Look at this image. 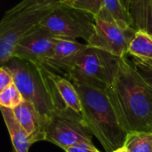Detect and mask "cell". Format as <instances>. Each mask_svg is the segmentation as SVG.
<instances>
[{
    "instance_id": "6",
    "label": "cell",
    "mask_w": 152,
    "mask_h": 152,
    "mask_svg": "<svg viewBox=\"0 0 152 152\" xmlns=\"http://www.w3.org/2000/svg\"><path fill=\"white\" fill-rule=\"evenodd\" d=\"M40 27L57 37L82 39L87 44L94 32V16L61 3L46 14Z\"/></svg>"
},
{
    "instance_id": "16",
    "label": "cell",
    "mask_w": 152,
    "mask_h": 152,
    "mask_svg": "<svg viewBox=\"0 0 152 152\" xmlns=\"http://www.w3.org/2000/svg\"><path fill=\"white\" fill-rule=\"evenodd\" d=\"M124 146L130 152H152L151 131H134L127 134Z\"/></svg>"
},
{
    "instance_id": "15",
    "label": "cell",
    "mask_w": 152,
    "mask_h": 152,
    "mask_svg": "<svg viewBox=\"0 0 152 152\" xmlns=\"http://www.w3.org/2000/svg\"><path fill=\"white\" fill-rule=\"evenodd\" d=\"M129 12L136 29H145L152 16L151 0H131Z\"/></svg>"
},
{
    "instance_id": "2",
    "label": "cell",
    "mask_w": 152,
    "mask_h": 152,
    "mask_svg": "<svg viewBox=\"0 0 152 152\" xmlns=\"http://www.w3.org/2000/svg\"><path fill=\"white\" fill-rule=\"evenodd\" d=\"M80 96L84 121L106 152L124 146L127 135L107 89L81 82L71 81Z\"/></svg>"
},
{
    "instance_id": "21",
    "label": "cell",
    "mask_w": 152,
    "mask_h": 152,
    "mask_svg": "<svg viewBox=\"0 0 152 152\" xmlns=\"http://www.w3.org/2000/svg\"><path fill=\"white\" fill-rule=\"evenodd\" d=\"M13 84L14 79L12 71L5 65H2L0 68V92Z\"/></svg>"
},
{
    "instance_id": "7",
    "label": "cell",
    "mask_w": 152,
    "mask_h": 152,
    "mask_svg": "<svg viewBox=\"0 0 152 152\" xmlns=\"http://www.w3.org/2000/svg\"><path fill=\"white\" fill-rule=\"evenodd\" d=\"M94 16V32L87 44L118 58L126 56L136 28L117 20L104 7Z\"/></svg>"
},
{
    "instance_id": "28",
    "label": "cell",
    "mask_w": 152,
    "mask_h": 152,
    "mask_svg": "<svg viewBox=\"0 0 152 152\" xmlns=\"http://www.w3.org/2000/svg\"><path fill=\"white\" fill-rule=\"evenodd\" d=\"M151 133H152V128H151Z\"/></svg>"
},
{
    "instance_id": "25",
    "label": "cell",
    "mask_w": 152,
    "mask_h": 152,
    "mask_svg": "<svg viewBox=\"0 0 152 152\" xmlns=\"http://www.w3.org/2000/svg\"><path fill=\"white\" fill-rule=\"evenodd\" d=\"M61 3L65 4H69V5H72L77 0H61Z\"/></svg>"
},
{
    "instance_id": "22",
    "label": "cell",
    "mask_w": 152,
    "mask_h": 152,
    "mask_svg": "<svg viewBox=\"0 0 152 152\" xmlns=\"http://www.w3.org/2000/svg\"><path fill=\"white\" fill-rule=\"evenodd\" d=\"M52 2H61V0H21L16 5H14L13 7L9 9V11H12V12L19 11V10L28 8L30 6L43 4H46V3H52Z\"/></svg>"
},
{
    "instance_id": "19",
    "label": "cell",
    "mask_w": 152,
    "mask_h": 152,
    "mask_svg": "<svg viewBox=\"0 0 152 152\" xmlns=\"http://www.w3.org/2000/svg\"><path fill=\"white\" fill-rule=\"evenodd\" d=\"M131 61L139 75L152 88V61H144L135 58H133Z\"/></svg>"
},
{
    "instance_id": "13",
    "label": "cell",
    "mask_w": 152,
    "mask_h": 152,
    "mask_svg": "<svg viewBox=\"0 0 152 152\" xmlns=\"http://www.w3.org/2000/svg\"><path fill=\"white\" fill-rule=\"evenodd\" d=\"M0 110L14 152H28L32 143L28 134L18 122L12 110L4 107H1Z\"/></svg>"
},
{
    "instance_id": "9",
    "label": "cell",
    "mask_w": 152,
    "mask_h": 152,
    "mask_svg": "<svg viewBox=\"0 0 152 152\" xmlns=\"http://www.w3.org/2000/svg\"><path fill=\"white\" fill-rule=\"evenodd\" d=\"M57 37L39 27L20 41L13 57L43 65L53 53Z\"/></svg>"
},
{
    "instance_id": "29",
    "label": "cell",
    "mask_w": 152,
    "mask_h": 152,
    "mask_svg": "<svg viewBox=\"0 0 152 152\" xmlns=\"http://www.w3.org/2000/svg\"><path fill=\"white\" fill-rule=\"evenodd\" d=\"M151 6H152V0H151Z\"/></svg>"
},
{
    "instance_id": "24",
    "label": "cell",
    "mask_w": 152,
    "mask_h": 152,
    "mask_svg": "<svg viewBox=\"0 0 152 152\" xmlns=\"http://www.w3.org/2000/svg\"><path fill=\"white\" fill-rule=\"evenodd\" d=\"M113 152H130V151H128V149H127L126 146H122V147H120V148L117 149L116 151H114Z\"/></svg>"
},
{
    "instance_id": "4",
    "label": "cell",
    "mask_w": 152,
    "mask_h": 152,
    "mask_svg": "<svg viewBox=\"0 0 152 152\" xmlns=\"http://www.w3.org/2000/svg\"><path fill=\"white\" fill-rule=\"evenodd\" d=\"M61 2L34 5L19 11H6L0 23V62L2 65L13 58L20 41L40 27L41 21Z\"/></svg>"
},
{
    "instance_id": "27",
    "label": "cell",
    "mask_w": 152,
    "mask_h": 152,
    "mask_svg": "<svg viewBox=\"0 0 152 152\" xmlns=\"http://www.w3.org/2000/svg\"><path fill=\"white\" fill-rule=\"evenodd\" d=\"M124 4V5L126 7V9L129 11V7H130V4H131V0H121Z\"/></svg>"
},
{
    "instance_id": "10",
    "label": "cell",
    "mask_w": 152,
    "mask_h": 152,
    "mask_svg": "<svg viewBox=\"0 0 152 152\" xmlns=\"http://www.w3.org/2000/svg\"><path fill=\"white\" fill-rule=\"evenodd\" d=\"M88 46V44L80 43L77 40L57 37L53 52L43 66L56 74L61 73L67 77L77 58Z\"/></svg>"
},
{
    "instance_id": "17",
    "label": "cell",
    "mask_w": 152,
    "mask_h": 152,
    "mask_svg": "<svg viewBox=\"0 0 152 152\" xmlns=\"http://www.w3.org/2000/svg\"><path fill=\"white\" fill-rule=\"evenodd\" d=\"M103 7L117 20L134 28L132 15L121 0H103Z\"/></svg>"
},
{
    "instance_id": "1",
    "label": "cell",
    "mask_w": 152,
    "mask_h": 152,
    "mask_svg": "<svg viewBox=\"0 0 152 152\" xmlns=\"http://www.w3.org/2000/svg\"><path fill=\"white\" fill-rule=\"evenodd\" d=\"M107 90L127 134L151 130L152 88L127 55L118 59L112 84Z\"/></svg>"
},
{
    "instance_id": "20",
    "label": "cell",
    "mask_w": 152,
    "mask_h": 152,
    "mask_svg": "<svg viewBox=\"0 0 152 152\" xmlns=\"http://www.w3.org/2000/svg\"><path fill=\"white\" fill-rule=\"evenodd\" d=\"M71 6L95 15L103 8V0H77Z\"/></svg>"
},
{
    "instance_id": "26",
    "label": "cell",
    "mask_w": 152,
    "mask_h": 152,
    "mask_svg": "<svg viewBox=\"0 0 152 152\" xmlns=\"http://www.w3.org/2000/svg\"><path fill=\"white\" fill-rule=\"evenodd\" d=\"M146 30H147L148 32H150L151 34H152V16L151 18V20H150V22H149V24H148V27H147Z\"/></svg>"
},
{
    "instance_id": "18",
    "label": "cell",
    "mask_w": 152,
    "mask_h": 152,
    "mask_svg": "<svg viewBox=\"0 0 152 152\" xmlns=\"http://www.w3.org/2000/svg\"><path fill=\"white\" fill-rule=\"evenodd\" d=\"M24 98L16 86L13 84L0 92V106L14 110L24 102Z\"/></svg>"
},
{
    "instance_id": "14",
    "label": "cell",
    "mask_w": 152,
    "mask_h": 152,
    "mask_svg": "<svg viewBox=\"0 0 152 152\" xmlns=\"http://www.w3.org/2000/svg\"><path fill=\"white\" fill-rule=\"evenodd\" d=\"M127 54L141 61H152V34L145 29H136L129 43Z\"/></svg>"
},
{
    "instance_id": "11",
    "label": "cell",
    "mask_w": 152,
    "mask_h": 152,
    "mask_svg": "<svg viewBox=\"0 0 152 152\" xmlns=\"http://www.w3.org/2000/svg\"><path fill=\"white\" fill-rule=\"evenodd\" d=\"M12 111L20 125L28 134L32 144L40 141H45L46 119L32 103L24 101Z\"/></svg>"
},
{
    "instance_id": "3",
    "label": "cell",
    "mask_w": 152,
    "mask_h": 152,
    "mask_svg": "<svg viewBox=\"0 0 152 152\" xmlns=\"http://www.w3.org/2000/svg\"><path fill=\"white\" fill-rule=\"evenodd\" d=\"M4 65L12 71L14 85L24 100L32 103L46 120L55 110L64 107L48 69L16 57Z\"/></svg>"
},
{
    "instance_id": "23",
    "label": "cell",
    "mask_w": 152,
    "mask_h": 152,
    "mask_svg": "<svg viewBox=\"0 0 152 152\" xmlns=\"http://www.w3.org/2000/svg\"><path fill=\"white\" fill-rule=\"evenodd\" d=\"M65 152H101L93 143L82 142L68 148Z\"/></svg>"
},
{
    "instance_id": "12",
    "label": "cell",
    "mask_w": 152,
    "mask_h": 152,
    "mask_svg": "<svg viewBox=\"0 0 152 152\" xmlns=\"http://www.w3.org/2000/svg\"><path fill=\"white\" fill-rule=\"evenodd\" d=\"M50 76L64 107L82 115L83 107L81 99L74 84L69 78L56 74L51 70Z\"/></svg>"
},
{
    "instance_id": "8",
    "label": "cell",
    "mask_w": 152,
    "mask_h": 152,
    "mask_svg": "<svg viewBox=\"0 0 152 152\" xmlns=\"http://www.w3.org/2000/svg\"><path fill=\"white\" fill-rule=\"evenodd\" d=\"M92 135L82 115L65 107L55 110L46 120L45 141L64 151L78 143H93Z\"/></svg>"
},
{
    "instance_id": "5",
    "label": "cell",
    "mask_w": 152,
    "mask_h": 152,
    "mask_svg": "<svg viewBox=\"0 0 152 152\" xmlns=\"http://www.w3.org/2000/svg\"><path fill=\"white\" fill-rule=\"evenodd\" d=\"M118 59L103 50L89 45L77 58L67 78L108 89L112 84Z\"/></svg>"
}]
</instances>
